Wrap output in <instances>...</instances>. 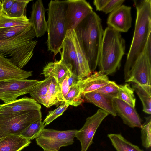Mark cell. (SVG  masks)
Here are the masks:
<instances>
[{"label": "cell", "instance_id": "33", "mask_svg": "<svg viewBox=\"0 0 151 151\" xmlns=\"http://www.w3.org/2000/svg\"><path fill=\"white\" fill-rule=\"evenodd\" d=\"M72 71L69 70L61 79L59 83L58 100V102H64L65 98L68 93L70 87L68 83V79Z\"/></svg>", "mask_w": 151, "mask_h": 151}, {"label": "cell", "instance_id": "34", "mask_svg": "<svg viewBox=\"0 0 151 151\" xmlns=\"http://www.w3.org/2000/svg\"><path fill=\"white\" fill-rule=\"evenodd\" d=\"M70 105L64 102L56 109L49 112L43 121L45 126L49 124L61 115Z\"/></svg>", "mask_w": 151, "mask_h": 151}, {"label": "cell", "instance_id": "27", "mask_svg": "<svg viewBox=\"0 0 151 151\" xmlns=\"http://www.w3.org/2000/svg\"><path fill=\"white\" fill-rule=\"evenodd\" d=\"M118 86L119 90L116 98L135 107L136 98L134 93V91L129 84L126 83L118 85Z\"/></svg>", "mask_w": 151, "mask_h": 151}, {"label": "cell", "instance_id": "30", "mask_svg": "<svg viewBox=\"0 0 151 151\" xmlns=\"http://www.w3.org/2000/svg\"><path fill=\"white\" fill-rule=\"evenodd\" d=\"M145 118V121L140 127L141 140L142 146L149 148L151 146V116H150Z\"/></svg>", "mask_w": 151, "mask_h": 151}, {"label": "cell", "instance_id": "31", "mask_svg": "<svg viewBox=\"0 0 151 151\" xmlns=\"http://www.w3.org/2000/svg\"><path fill=\"white\" fill-rule=\"evenodd\" d=\"M58 86L59 83L52 78L47 97L46 107L49 108L59 103L58 100Z\"/></svg>", "mask_w": 151, "mask_h": 151}, {"label": "cell", "instance_id": "8", "mask_svg": "<svg viewBox=\"0 0 151 151\" xmlns=\"http://www.w3.org/2000/svg\"><path fill=\"white\" fill-rule=\"evenodd\" d=\"M78 130L59 131L44 128L35 138L36 142L44 151H58L61 147L73 143Z\"/></svg>", "mask_w": 151, "mask_h": 151}, {"label": "cell", "instance_id": "21", "mask_svg": "<svg viewBox=\"0 0 151 151\" xmlns=\"http://www.w3.org/2000/svg\"><path fill=\"white\" fill-rule=\"evenodd\" d=\"M70 70L72 71L71 66L60 59L59 61L48 63L43 68L42 74L46 78H53L59 83L61 79Z\"/></svg>", "mask_w": 151, "mask_h": 151}, {"label": "cell", "instance_id": "16", "mask_svg": "<svg viewBox=\"0 0 151 151\" xmlns=\"http://www.w3.org/2000/svg\"><path fill=\"white\" fill-rule=\"evenodd\" d=\"M47 10V9L44 7L41 0H37L32 4L29 22L37 38L43 36L47 31V22L45 19V13Z\"/></svg>", "mask_w": 151, "mask_h": 151}, {"label": "cell", "instance_id": "37", "mask_svg": "<svg viewBox=\"0 0 151 151\" xmlns=\"http://www.w3.org/2000/svg\"><path fill=\"white\" fill-rule=\"evenodd\" d=\"M2 12L6 14L10 10L14 2V0H1Z\"/></svg>", "mask_w": 151, "mask_h": 151}, {"label": "cell", "instance_id": "3", "mask_svg": "<svg viewBox=\"0 0 151 151\" xmlns=\"http://www.w3.org/2000/svg\"><path fill=\"white\" fill-rule=\"evenodd\" d=\"M125 48V41L121 33L111 27H106L98 65L99 71L107 76L119 69Z\"/></svg>", "mask_w": 151, "mask_h": 151}, {"label": "cell", "instance_id": "19", "mask_svg": "<svg viewBox=\"0 0 151 151\" xmlns=\"http://www.w3.org/2000/svg\"><path fill=\"white\" fill-rule=\"evenodd\" d=\"M107 76L100 71L82 79V92L84 94L94 92L109 83L110 82Z\"/></svg>", "mask_w": 151, "mask_h": 151}, {"label": "cell", "instance_id": "24", "mask_svg": "<svg viewBox=\"0 0 151 151\" xmlns=\"http://www.w3.org/2000/svg\"><path fill=\"white\" fill-rule=\"evenodd\" d=\"M108 137L117 151H144L128 141L121 134H110Z\"/></svg>", "mask_w": 151, "mask_h": 151}, {"label": "cell", "instance_id": "23", "mask_svg": "<svg viewBox=\"0 0 151 151\" xmlns=\"http://www.w3.org/2000/svg\"><path fill=\"white\" fill-rule=\"evenodd\" d=\"M52 78L47 77L44 80L40 81L29 93L32 98L45 107L47 97Z\"/></svg>", "mask_w": 151, "mask_h": 151}, {"label": "cell", "instance_id": "18", "mask_svg": "<svg viewBox=\"0 0 151 151\" xmlns=\"http://www.w3.org/2000/svg\"><path fill=\"white\" fill-rule=\"evenodd\" d=\"M83 97L86 102L93 104L113 116H116L113 97L93 92L84 94Z\"/></svg>", "mask_w": 151, "mask_h": 151}, {"label": "cell", "instance_id": "20", "mask_svg": "<svg viewBox=\"0 0 151 151\" xmlns=\"http://www.w3.org/2000/svg\"><path fill=\"white\" fill-rule=\"evenodd\" d=\"M31 142L20 135H7L0 138V151H20Z\"/></svg>", "mask_w": 151, "mask_h": 151}, {"label": "cell", "instance_id": "43", "mask_svg": "<svg viewBox=\"0 0 151 151\" xmlns=\"http://www.w3.org/2000/svg\"><path fill=\"white\" fill-rule=\"evenodd\" d=\"M1 104H0V106H1Z\"/></svg>", "mask_w": 151, "mask_h": 151}, {"label": "cell", "instance_id": "9", "mask_svg": "<svg viewBox=\"0 0 151 151\" xmlns=\"http://www.w3.org/2000/svg\"><path fill=\"white\" fill-rule=\"evenodd\" d=\"M35 80L11 79L0 81V100L7 104L29 93L39 82Z\"/></svg>", "mask_w": 151, "mask_h": 151}, {"label": "cell", "instance_id": "32", "mask_svg": "<svg viewBox=\"0 0 151 151\" xmlns=\"http://www.w3.org/2000/svg\"><path fill=\"white\" fill-rule=\"evenodd\" d=\"M31 24L0 29V40L12 37L28 28Z\"/></svg>", "mask_w": 151, "mask_h": 151}, {"label": "cell", "instance_id": "22", "mask_svg": "<svg viewBox=\"0 0 151 151\" xmlns=\"http://www.w3.org/2000/svg\"><path fill=\"white\" fill-rule=\"evenodd\" d=\"M132 88L140 98L143 105V111L151 113V85L132 83Z\"/></svg>", "mask_w": 151, "mask_h": 151}, {"label": "cell", "instance_id": "42", "mask_svg": "<svg viewBox=\"0 0 151 151\" xmlns=\"http://www.w3.org/2000/svg\"><path fill=\"white\" fill-rule=\"evenodd\" d=\"M3 137V136L1 134L0 132V138L2 137Z\"/></svg>", "mask_w": 151, "mask_h": 151}, {"label": "cell", "instance_id": "7", "mask_svg": "<svg viewBox=\"0 0 151 151\" xmlns=\"http://www.w3.org/2000/svg\"><path fill=\"white\" fill-rule=\"evenodd\" d=\"M41 110L23 111L0 116V132L3 136L20 135L30 125L42 119Z\"/></svg>", "mask_w": 151, "mask_h": 151}, {"label": "cell", "instance_id": "41", "mask_svg": "<svg viewBox=\"0 0 151 151\" xmlns=\"http://www.w3.org/2000/svg\"><path fill=\"white\" fill-rule=\"evenodd\" d=\"M2 7L1 0H0V14L2 12Z\"/></svg>", "mask_w": 151, "mask_h": 151}, {"label": "cell", "instance_id": "35", "mask_svg": "<svg viewBox=\"0 0 151 151\" xmlns=\"http://www.w3.org/2000/svg\"><path fill=\"white\" fill-rule=\"evenodd\" d=\"M118 90V85L115 82L111 81L109 83L93 92L101 93L114 99L117 98Z\"/></svg>", "mask_w": 151, "mask_h": 151}, {"label": "cell", "instance_id": "13", "mask_svg": "<svg viewBox=\"0 0 151 151\" xmlns=\"http://www.w3.org/2000/svg\"><path fill=\"white\" fill-rule=\"evenodd\" d=\"M131 10V7L122 5L111 12L107 20L108 26L120 32H127L132 26Z\"/></svg>", "mask_w": 151, "mask_h": 151}, {"label": "cell", "instance_id": "1", "mask_svg": "<svg viewBox=\"0 0 151 151\" xmlns=\"http://www.w3.org/2000/svg\"><path fill=\"white\" fill-rule=\"evenodd\" d=\"M92 72L99 63L104 31L101 19L93 11L74 29Z\"/></svg>", "mask_w": 151, "mask_h": 151}, {"label": "cell", "instance_id": "28", "mask_svg": "<svg viewBox=\"0 0 151 151\" xmlns=\"http://www.w3.org/2000/svg\"><path fill=\"white\" fill-rule=\"evenodd\" d=\"M45 127L44 124L42 121V119H39L30 125L20 135L31 141L38 136Z\"/></svg>", "mask_w": 151, "mask_h": 151}, {"label": "cell", "instance_id": "15", "mask_svg": "<svg viewBox=\"0 0 151 151\" xmlns=\"http://www.w3.org/2000/svg\"><path fill=\"white\" fill-rule=\"evenodd\" d=\"M41 105L32 98L24 97L0 106V116L23 111L41 110Z\"/></svg>", "mask_w": 151, "mask_h": 151}, {"label": "cell", "instance_id": "36", "mask_svg": "<svg viewBox=\"0 0 151 151\" xmlns=\"http://www.w3.org/2000/svg\"><path fill=\"white\" fill-rule=\"evenodd\" d=\"M125 1V0H109L102 11L106 14L110 13L122 5Z\"/></svg>", "mask_w": 151, "mask_h": 151}, {"label": "cell", "instance_id": "40", "mask_svg": "<svg viewBox=\"0 0 151 151\" xmlns=\"http://www.w3.org/2000/svg\"><path fill=\"white\" fill-rule=\"evenodd\" d=\"M143 50L145 51L149 59L151 60V34L148 38Z\"/></svg>", "mask_w": 151, "mask_h": 151}, {"label": "cell", "instance_id": "5", "mask_svg": "<svg viewBox=\"0 0 151 151\" xmlns=\"http://www.w3.org/2000/svg\"><path fill=\"white\" fill-rule=\"evenodd\" d=\"M66 0H51L48 4L46 43L48 50L55 56L61 53V47L67 32L65 16Z\"/></svg>", "mask_w": 151, "mask_h": 151}, {"label": "cell", "instance_id": "12", "mask_svg": "<svg viewBox=\"0 0 151 151\" xmlns=\"http://www.w3.org/2000/svg\"><path fill=\"white\" fill-rule=\"evenodd\" d=\"M65 21L67 31L75 29L93 11L90 4L85 0H67Z\"/></svg>", "mask_w": 151, "mask_h": 151}, {"label": "cell", "instance_id": "4", "mask_svg": "<svg viewBox=\"0 0 151 151\" xmlns=\"http://www.w3.org/2000/svg\"><path fill=\"white\" fill-rule=\"evenodd\" d=\"M36 36L31 25L19 34L10 38L0 40V53L11 57L9 60L20 68L24 67L33 55L37 41L33 40Z\"/></svg>", "mask_w": 151, "mask_h": 151}, {"label": "cell", "instance_id": "25", "mask_svg": "<svg viewBox=\"0 0 151 151\" xmlns=\"http://www.w3.org/2000/svg\"><path fill=\"white\" fill-rule=\"evenodd\" d=\"M82 79H80L76 84L70 88L65 98L64 102L77 107L84 102V99L82 89Z\"/></svg>", "mask_w": 151, "mask_h": 151}, {"label": "cell", "instance_id": "29", "mask_svg": "<svg viewBox=\"0 0 151 151\" xmlns=\"http://www.w3.org/2000/svg\"><path fill=\"white\" fill-rule=\"evenodd\" d=\"M32 0H14L10 10L7 13L8 16L15 17H21L25 14L26 8L28 4Z\"/></svg>", "mask_w": 151, "mask_h": 151}, {"label": "cell", "instance_id": "6", "mask_svg": "<svg viewBox=\"0 0 151 151\" xmlns=\"http://www.w3.org/2000/svg\"><path fill=\"white\" fill-rule=\"evenodd\" d=\"M61 60L70 65L72 72L81 79L91 74L88 60L77 38L74 29L67 31L61 47Z\"/></svg>", "mask_w": 151, "mask_h": 151}, {"label": "cell", "instance_id": "38", "mask_svg": "<svg viewBox=\"0 0 151 151\" xmlns=\"http://www.w3.org/2000/svg\"><path fill=\"white\" fill-rule=\"evenodd\" d=\"M109 0H95L93 4L96 10L102 11Z\"/></svg>", "mask_w": 151, "mask_h": 151}, {"label": "cell", "instance_id": "10", "mask_svg": "<svg viewBox=\"0 0 151 151\" xmlns=\"http://www.w3.org/2000/svg\"><path fill=\"white\" fill-rule=\"evenodd\" d=\"M109 114L100 109L92 116L88 117L83 127L78 130L75 137L80 142L81 151H87L93 143V138L100 125Z\"/></svg>", "mask_w": 151, "mask_h": 151}, {"label": "cell", "instance_id": "17", "mask_svg": "<svg viewBox=\"0 0 151 151\" xmlns=\"http://www.w3.org/2000/svg\"><path fill=\"white\" fill-rule=\"evenodd\" d=\"M32 75V71L20 68L0 53V81L11 79H26Z\"/></svg>", "mask_w": 151, "mask_h": 151}, {"label": "cell", "instance_id": "14", "mask_svg": "<svg viewBox=\"0 0 151 151\" xmlns=\"http://www.w3.org/2000/svg\"><path fill=\"white\" fill-rule=\"evenodd\" d=\"M113 104L116 114L124 124L131 128H140L142 120L135 107L116 98L114 99Z\"/></svg>", "mask_w": 151, "mask_h": 151}, {"label": "cell", "instance_id": "26", "mask_svg": "<svg viewBox=\"0 0 151 151\" xmlns=\"http://www.w3.org/2000/svg\"><path fill=\"white\" fill-rule=\"evenodd\" d=\"M30 24L26 15L15 17L8 16L2 12L0 14V29L27 25Z\"/></svg>", "mask_w": 151, "mask_h": 151}, {"label": "cell", "instance_id": "39", "mask_svg": "<svg viewBox=\"0 0 151 151\" xmlns=\"http://www.w3.org/2000/svg\"><path fill=\"white\" fill-rule=\"evenodd\" d=\"M80 80L78 76L71 72L68 79L70 88L76 84Z\"/></svg>", "mask_w": 151, "mask_h": 151}, {"label": "cell", "instance_id": "2", "mask_svg": "<svg viewBox=\"0 0 151 151\" xmlns=\"http://www.w3.org/2000/svg\"><path fill=\"white\" fill-rule=\"evenodd\" d=\"M133 1L137 16L133 39L124 65L125 79L135 62L142 52L151 34V0Z\"/></svg>", "mask_w": 151, "mask_h": 151}, {"label": "cell", "instance_id": "11", "mask_svg": "<svg viewBox=\"0 0 151 151\" xmlns=\"http://www.w3.org/2000/svg\"><path fill=\"white\" fill-rule=\"evenodd\" d=\"M126 82L151 85V60L143 50L131 68Z\"/></svg>", "mask_w": 151, "mask_h": 151}]
</instances>
